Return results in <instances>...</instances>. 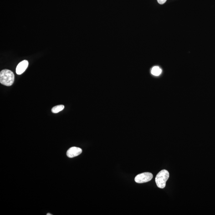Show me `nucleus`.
<instances>
[{
    "instance_id": "f257e3e1",
    "label": "nucleus",
    "mask_w": 215,
    "mask_h": 215,
    "mask_svg": "<svg viewBox=\"0 0 215 215\" xmlns=\"http://www.w3.org/2000/svg\"><path fill=\"white\" fill-rule=\"evenodd\" d=\"M14 81L13 72L8 69H4L0 73V83L6 86H11Z\"/></svg>"
},
{
    "instance_id": "f03ea898",
    "label": "nucleus",
    "mask_w": 215,
    "mask_h": 215,
    "mask_svg": "<svg viewBox=\"0 0 215 215\" xmlns=\"http://www.w3.org/2000/svg\"><path fill=\"white\" fill-rule=\"evenodd\" d=\"M169 177V173L167 170H163L160 171L155 177V182L157 187L164 188L166 186V182Z\"/></svg>"
},
{
    "instance_id": "7ed1b4c3",
    "label": "nucleus",
    "mask_w": 215,
    "mask_h": 215,
    "mask_svg": "<svg viewBox=\"0 0 215 215\" xmlns=\"http://www.w3.org/2000/svg\"><path fill=\"white\" fill-rule=\"evenodd\" d=\"M153 175L150 172H144L135 176V182L138 183H143L149 182L152 179Z\"/></svg>"
},
{
    "instance_id": "20e7f679",
    "label": "nucleus",
    "mask_w": 215,
    "mask_h": 215,
    "mask_svg": "<svg viewBox=\"0 0 215 215\" xmlns=\"http://www.w3.org/2000/svg\"><path fill=\"white\" fill-rule=\"evenodd\" d=\"M82 152V150L80 148L73 147L68 150L67 152V155L68 157L73 158L80 155Z\"/></svg>"
},
{
    "instance_id": "39448f33",
    "label": "nucleus",
    "mask_w": 215,
    "mask_h": 215,
    "mask_svg": "<svg viewBox=\"0 0 215 215\" xmlns=\"http://www.w3.org/2000/svg\"><path fill=\"white\" fill-rule=\"evenodd\" d=\"M28 62L27 60H24L21 62L18 65L16 68V73L17 74H22L28 68Z\"/></svg>"
},
{
    "instance_id": "423d86ee",
    "label": "nucleus",
    "mask_w": 215,
    "mask_h": 215,
    "mask_svg": "<svg viewBox=\"0 0 215 215\" xmlns=\"http://www.w3.org/2000/svg\"><path fill=\"white\" fill-rule=\"evenodd\" d=\"M151 72L153 75L157 76L161 74L162 70L160 67L155 66L153 68Z\"/></svg>"
},
{
    "instance_id": "0eeeda50",
    "label": "nucleus",
    "mask_w": 215,
    "mask_h": 215,
    "mask_svg": "<svg viewBox=\"0 0 215 215\" xmlns=\"http://www.w3.org/2000/svg\"><path fill=\"white\" fill-rule=\"evenodd\" d=\"M64 109V106L59 105L53 107L52 109V112L53 113H58L62 111Z\"/></svg>"
},
{
    "instance_id": "6e6552de",
    "label": "nucleus",
    "mask_w": 215,
    "mask_h": 215,
    "mask_svg": "<svg viewBox=\"0 0 215 215\" xmlns=\"http://www.w3.org/2000/svg\"><path fill=\"white\" fill-rule=\"evenodd\" d=\"M157 1L160 4L163 5L166 2V0H157Z\"/></svg>"
},
{
    "instance_id": "1a4fd4ad",
    "label": "nucleus",
    "mask_w": 215,
    "mask_h": 215,
    "mask_svg": "<svg viewBox=\"0 0 215 215\" xmlns=\"http://www.w3.org/2000/svg\"><path fill=\"white\" fill-rule=\"evenodd\" d=\"M47 215H52V214H50L49 213H48V214H47Z\"/></svg>"
}]
</instances>
